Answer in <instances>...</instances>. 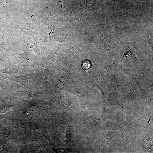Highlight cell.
Listing matches in <instances>:
<instances>
[{
  "mask_svg": "<svg viewBox=\"0 0 153 153\" xmlns=\"http://www.w3.org/2000/svg\"><path fill=\"white\" fill-rule=\"evenodd\" d=\"M82 66L83 69L87 72L91 68V62L89 60H86L82 62Z\"/></svg>",
  "mask_w": 153,
  "mask_h": 153,
  "instance_id": "6da1fadb",
  "label": "cell"
}]
</instances>
